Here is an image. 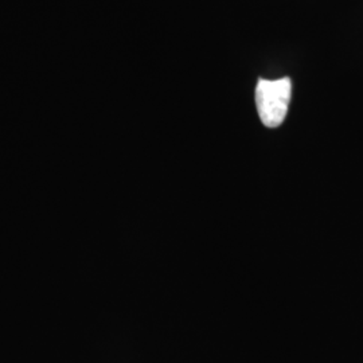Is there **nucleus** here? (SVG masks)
<instances>
[{"label":"nucleus","instance_id":"f257e3e1","mask_svg":"<svg viewBox=\"0 0 363 363\" xmlns=\"http://www.w3.org/2000/svg\"><path fill=\"white\" fill-rule=\"evenodd\" d=\"M292 97L291 78L259 79L256 86V106L262 124L268 128H277L286 120Z\"/></svg>","mask_w":363,"mask_h":363}]
</instances>
